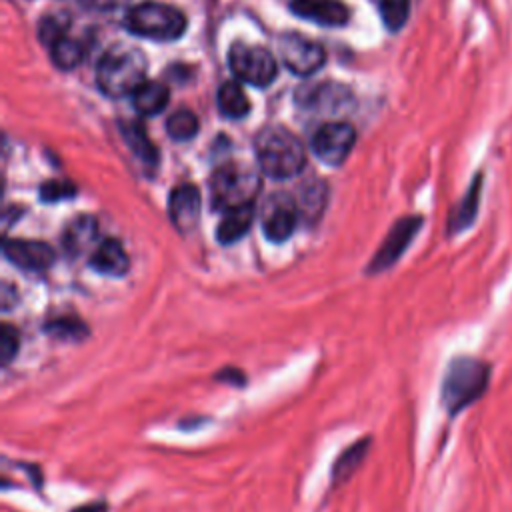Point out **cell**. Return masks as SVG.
<instances>
[{
    "instance_id": "cell-31",
    "label": "cell",
    "mask_w": 512,
    "mask_h": 512,
    "mask_svg": "<svg viewBox=\"0 0 512 512\" xmlns=\"http://www.w3.org/2000/svg\"><path fill=\"white\" fill-rule=\"evenodd\" d=\"M214 378L222 380V382H228V384H234V386H242L244 384V372H240L238 368H224Z\"/></svg>"
},
{
    "instance_id": "cell-13",
    "label": "cell",
    "mask_w": 512,
    "mask_h": 512,
    "mask_svg": "<svg viewBox=\"0 0 512 512\" xmlns=\"http://www.w3.org/2000/svg\"><path fill=\"white\" fill-rule=\"evenodd\" d=\"M202 210V196L194 184H180L170 192L168 216L174 228L188 234L196 228Z\"/></svg>"
},
{
    "instance_id": "cell-34",
    "label": "cell",
    "mask_w": 512,
    "mask_h": 512,
    "mask_svg": "<svg viewBox=\"0 0 512 512\" xmlns=\"http://www.w3.org/2000/svg\"><path fill=\"white\" fill-rule=\"evenodd\" d=\"M70 512H108V506H106V502H88Z\"/></svg>"
},
{
    "instance_id": "cell-10",
    "label": "cell",
    "mask_w": 512,
    "mask_h": 512,
    "mask_svg": "<svg viewBox=\"0 0 512 512\" xmlns=\"http://www.w3.org/2000/svg\"><path fill=\"white\" fill-rule=\"evenodd\" d=\"M356 142V132L346 122H330L312 136L314 154L328 166H340Z\"/></svg>"
},
{
    "instance_id": "cell-16",
    "label": "cell",
    "mask_w": 512,
    "mask_h": 512,
    "mask_svg": "<svg viewBox=\"0 0 512 512\" xmlns=\"http://www.w3.org/2000/svg\"><path fill=\"white\" fill-rule=\"evenodd\" d=\"M90 266L102 276L120 278L130 270V258L116 238H106L98 242L90 254Z\"/></svg>"
},
{
    "instance_id": "cell-11",
    "label": "cell",
    "mask_w": 512,
    "mask_h": 512,
    "mask_svg": "<svg viewBox=\"0 0 512 512\" xmlns=\"http://www.w3.org/2000/svg\"><path fill=\"white\" fill-rule=\"evenodd\" d=\"M2 254L8 262L26 272H46L56 260V252L50 244L24 238H6Z\"/></svg>"
},
{
    "instance_id": "cell-6",
    "label": "cell",
    "mask_w": 512,
    "mask_h": 512,
    "mask_svg": "<svg viewBox=\"0 0 512 512\" xmlns=\"http://www.w3.org/2000/svg\"><path fill=\"white\" fill-rule=\"evenodd\" d=\"M228 64H230L232 74L240 82L258 86V88L272 84L276 78V72H278L276 60L266 48L246 44V42H234L230 46Z\"/></svg>"
},
{
    "instance_id": "cell-20",
    "label": "cell",
    "mask_w": 512,
    "mask_h": 512,
    "mask_svg": "<svg viewBox=\"0 0 512 512\" xmlns=\"http://www.w3.org/2000/svg\"><path fill=\"white\" fill-rule=\"evenodd\" d=\"M120 134L126 142V146L134 152V156L138 160H142L144 164H156L158 162V150L152 144V140L148 138L144 126L136 120H128V122H120Z\"/></svg>"
},
{
    "instance_id": "cell-1",
    "label": "cell",
    "mask_w": 512,
    "mask_h": 512,
    "mask_svg": "<svg viewBox=\"0 0 512 512\" xmlns=\"http://www.w3.org/2000/svg\"><path fill=\"white\" fill-rule=\"evenodd\" d=\"M490 384V364L472 356L452 358L446 366L440 400L450 416L460 414L464 408L484 396Z\"/></svg>"
},
{
    "instance_id": "cell-33",
    "label": "cell",
    "mask_w": 512,
    "mask_h": 512,
    "mask_svg": "<svg viewBox=\"0 0 512 512\" xmlns=\"http://www.w3.org/2000/svg\"><path fill=\"white\" fill-rule=\"evenodd\" d=\"M16 300H18L16 288H14L12 284L4 282V284H2V310H8Z\"/></svg>"
},
{
    "instance_id": "cell-9",
    "label": "cell",
    "mask_w": 512,
    "mask_h": 512,
    "mask_svg": "<svg viewBox=\"0 0 512 512\" xmlns=\"http://www.w3.org/2000/svg\"><path fill=\"white\" fill-rule=\"evenodd\" d=\"M280 58L284 66L296 76H310L324 66V48L296 32H288L280 38Z\"/></svg>"
},
{
    "instance_id": "cell-21",
    "label": "cell",
    "mask_w": 512,
    "mask_h": 512,
    "mask_svg": "<svg viewBox=\"0 0 512 512\" xmlns=\"http://www.w3.org/2000/svg\"><path fill=\"white\" fill-rule=\"evenodd\" d=\"M216 102H218L220 112H222L226 118H232V120L244 118V116L250 112V100H248L246 92L242 90V86H240L238 82H234V80L224 82V84L218 88Z\"/></svg>"
},
{
    "instance_id": "cell-15",
    "label": "cell",
    "mask_w": 512,
    "mask_h": 512,
    "mask_svg": "<svg viewBox=\"0 0 512 512\" xmlns=\"http://www.w3.org/2000/svg\"><path fill=\"white\" fill-rule=\"evenodd\" d=\"M98 236V222L94 216L90 214H80L76 218H72L66 228L62 230V248L64 254L74 260L80 258L82 254H86ZM94 250V248H92Z\"/></svg>"
},
{
    "instance_id": "cell-12",
    "label": "cell",
    "mask_w": 512,
    "mask_h": 512,
    "mask_svg": "<svg viewBox=\"0 0 512 512\" xmlns=\"http://www.w3.org/2000/svg\"><path fill=\"white\" fill-rule=\"evenodd\" d=\"M296 102L306 110H316L324 114H340L352 104V94L346 86L334 82L306 84L296 92Z\"/></svg>"
},
{
    "instance_id": "cell-27",
    "label": "cell",
    "mask_w": 512,
    "mask_h": 512,
    "mask_svg": "<svg viewBox=\"0 0 512 512\" xmlns=\"http://www.w3.org/2000/svg\"><path fill=\"white\" fill-rule=\"evenodd\" d=\"M70 28V18L64 12H52L46 14L38 24V38L44 46H52L56 40L64 38Z\"/></svg>"
},
{
    "instance_id": "cell-26",
    "label": "cell",
    "mask_w": 512,
    "mask_h": 512,
    "mask_svg": "<svg viewBox=\"0 0 512 512\" xmlns=\"http://www.w3.org/2000/svg\"><path fill=\"white\" fill-rule=\"evenodd\" d=\"M166 132L176 142H188L198 134V118L190 110H178L166 120Z\"/></svg>"
},
{
    "instance_id": "cell-14",
    "label": "cell",
    "mask_w": 512,
    "mask_h": 512,
    "mask_svg": "<svg viewBox=\"0 0 512 512\" xmlns=\"http://www.w3.org/2000/svg\"><path fill=\"white\" fill-rule=\"evenodd\" d=\"M290 10L308 22L320 26H344L350 20V10L342 0H290Z\"/></svg>"
},
{
    "instance_id": "cell-22",
    "label": "cell",
    "mask_w": 512,
    "mask_h": 512,
    "mask_svg": "<svg viewBox=\"0 0 512 512\" xmlns=\"http://www.w3.org/2000/svg\"><path fill=\"white\" fill-rule=\"evenodd\" d=\"M326 198H328V188L322 180L306 182L300 190V198L296 200L300 208V216H304L306 222H316L324 212Z\"/></svg>"
},
{
    "instance_id": "cell-18",
    "label": "cell",
    "mask_w": 512,
    "mask_h": 512,
    "mask_svg": "<svg viewBox=\"0 0 512 512\" xmlns=\"http://www.w3.org/2000/svg\"><path fill=\"white\" fill-rule=\"evenodd\" d=\"M254 216H256L254 202L234 206V208L226 210L222 220L216 226V240L222 246H230V244L238 242L250 230V226L254 222Z\"/></svg>"
},
{
    "instance_id": "cell-23",
    "label": "cell",
    "mask_w": 512,
    "mask_h": 512,
    "mask_svg": "<svg viewBox=\"0 0 512 512\" xmlns=\"http://www.w3.org/2000/svg\"><path fill=\"white\" fill-rule=\"evenodd\" d=\"M370 450V438H360L358 442L350 444L334 462L332 466V484H340L354 474V470L362 464Z\"/></svg>"
},
{
    "instance_id": "cell-28",
    "label": "cell",
    "mask_w": 512,
    "mask_h": 512,
    "mask_svg": "<svg viewBox=\"0 0 512 512\" xmlns=\"http://www.w3.org/2000/svg\"><path fill=\"white\" fill-rule=\"evenodd\" d=\"M378 8H380V16H382V22L384 26L390 30V32H396L400 30L406 20H408V14H410V0H380L378 2Z\"/></svg>"
},
{
    "instance_id": "cell-5",
    "label": "cell",
    "mask_w": 512,
    "mask_h": 512,
    "mask_svg": "<svg viewBox=\"0 0 512 512\" xmlns=\"http://www.w3.org/2000/svg\"><path fill=\"white\" fill-rule=\"evenodd\" d=\"M124 26L136 36L170 42L184 34L186 16L178 8L168 4L142 2L128 8L124 16Z\"/></svg>"
},
{
    "instance_id": "cell-24",
    "label": "cell",
    "mask_w": 512,
    "mask_h": 512,
    "mask_svg": "<svg viewBox=\"0 0 512 512\" xmlns=\"http://www.w3.org/2000/svg\"><path fill=\"white\" fill-rule=\"evenodd\" d=\"M44 332L50 334L56 340L80 342L88 336V326L72 314H60V316H54L52 320H48L44 324Z\"/></svg>"
},
{
    "instance_id": "cell-7",
    "label": "cell",
    "mask_w": 512,
    "mask_h": 512,
    "mask_svg": "<svg viewBox=\"0 0 512 512\" xmlns=\"http://www.w3.org/2000/svg\"><path fill=\"white\" fill-rule=\"evenodd\" d=\"M422 222V216H404L396 220L394 226L388 230L386 238L382 240V244L378 246V250L374 252V256L370 258L366 274H380L392 268L416 238L418 230L422 228Z\"/></svg>"
},
{
    "instance_id": "cell-4",
    "label": "cell",
    "mask_w": 512,
    "mask_h": 512,
    "mask_svg": "<svg viewBox=\"0 0 512 512\" xmlns=\"http://www.w3.org/2000/svg\"><path fill=\"white\" fill-rule=\"evenodd\" d=\"M260 178L254 168L238 162L220 164L210 176V202L214 210H230L234 206L254 202Z\"/></svg>"
},
{
    "instance_id": "cell-30",
    "label": "cell",
    "mask_w": 512,
    "mask_h": 512,
    "mask_svg": "<svg viewBox=\"0 0 512 512\" xmlns=\"http://www.w3.org/2000/svg\"><path fill=\"white\" fill-rule=\"evenodd\" d=\"M20 350V334L12 324H2L0 328V362L8 366Z\"/></svg>"
},
{
    "instance_id": "cell-2",
    "label": "cell",
    "mask_w": 512,
    "mask_h": 512,
    "mask_svg": "<svg viewBox=\"0 0 512 512\" xmlns=\"http://www.w3.org/2000/svg\"><path fill=\"white\" fill-rule=\"evenodd\" d=\"M260 170L276 180L298 176L306 166V152L298 136L282 126H266L254 138Z\"/></svg>"
},
{
    "instance_id": "cell-19",
    "label": "cell",
    "mask_w": 512,
    "mask_h": 512,
    "mask_svg": "<svg viewBox=\"0 0 512 512\" xmlns=\"http://www.w3.org/2000/svg\"><path fill=\"white\" fill-rule=\"evenodd\" d=\"M170 90L164 82L150 80L144 82L134 94H132V106L142 116H154L162 112L168 106Z\"/></svg>"
},
{
    "instance_id": "cell-17",
    "label": "cell",
    "mask_w": 512,
    "mask_h": 512,
    "mask_svg": "<svg viewBox=\"0 0 512 512\" xmlns=\"http://www.w3.org/2000/svg\"><path fill=\"white\" fill-rule=\"evenodd\" d=\"M480 196H482V174L478 172L474 180L470 182L466 194L460 198V202L454 206L450 218H448V234H460L466 228H470L476 220L478 208H480Z\"/></svg>"
},
{
    "instance_id": "cell-8",
    "label": "cell",
    "mask_w": 512,
    "mask_h": 512,
    "mask_svg": "<svg viewBox=\"0 0 512 512\" xmlns=\"http://www.w3.org/2000/svg\"><path fill=\"white\" fill-rule=\"evenodd\" d=\"M300 218L298 202L286 192L270 194L260 208V228L270 242H284L292 236Z\"/></svg>"
},
{
    "instance_id": "cell-32",
    "label": "cell",
    "mask_w": 512,
    "mask_h": 512,
    "mask_svg": "<svg viewBox=\"0 0 512 512\" xmlns=\"http://www.w3.org/2000/svg\"><path fill=\"white\" fill-rule=\"evenodd\" d=\"M78 2L90 10H114L126 0H78Z\"/></svg>"
},
{
    "instance_id": "cell-25",
    "label": "cell",
    "mask_w": 512,
    "mask_h": 512,
    "mask_svg": "<svg viewBox=\"0 0 512 512\" xmlns=\"http://www.w3.org/2000/svg\"><path fill=\"white\" fill-rule=\"evenodd\" d=\"M48 50H50V58H52L54 66L60 68V70H72L84 58L82 44L74 38H68V36L56 40Z\"/></svg>"
},
{
    "instance_id": "cell-3",
    "label": "cell",
    "mask_w": 512,
    "mask_h": 512,
    "mask_svg": "<svg viewBox=\"0 0 512 512\" xmlns=\"http://www.w3.org/2000/svg\"><path fill=\"white\" fill-rule=\"evenodd\" d=\"M144 76L146 56L134 46H112L96 64V84L110 98L134 94L144 84Z\"/></svg>"
},
{
    "instance_id": "cell-29",
    "label": "cell",
    "mask_w": 512,
    "mask_h": 512,
    "mask_svg": "<svg viewBox=\"0 0 512 512\" xmlns=\"http://www.w3.org/2000/svg\"><path fill=\"white\" fill-rule=\"evenodd\" d=\"M76 196V186L70 180H48L40 186L42 202H60Z\"/></svg>"
}]
</instances>
